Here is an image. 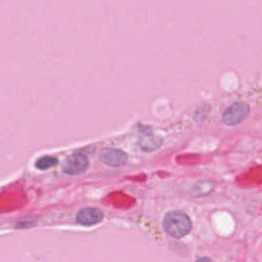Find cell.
I'll use <instances>...</instances> for the list:
<instances>
[{
  "label": "cell",
  "mask_w": 262,
  "mask_h": 262,
  "mask_svg": "<svg viewBox=\"0 0 262 262\" xmlns=\"http://www.w3.org/2000/svg\"><path fill=\"white\" fill-rule=\"evenodd\" d=\"M195 262H212L208 257H201Z\"/></svg>",
  "instance_id": "obj_9"
},
{
  "label": "cell",
  "mask_w": 262,
  "mask_h": 262,
  "mask_svg": "<svg viewBox=\"0 0 262 262\" xmlns=\"http://www.w3.org/2000/svg\"><path fill=\"white\" fill-rule=\"evenodd\" d=\"M215 184L210 180H200L194 183L189 188V193L193 198H203L208 195L214 190Z\"/></svg>",
  "instance_id": "obj_6"
},
{
  "label": "cell",
  "mask_w": 262,
  "mask_h": 262,
  "mask_svg": "<svg viewBox=\"0 0 262 262\" xmlns=\"http://www.w3.org/2000/svg\"><path fill=\"white\" fill-rule=\"evenodd\" d=\"M89 166V160L84 154H74L70 156L61 166L64 173L70 175H76L84 172Z\"/></svg>",
  "instance_id": "obj_3"
},
{
  "label": "cell",
  "mask_w": 262,
  "mask_h": 262,
  "mask_svg": "<svg viewBox=\"0 0 262 262\" xmlns=\"http://www.w3.org/2000/svg\"><path fill=\"white\" fill-rule=\"evenodd\" d=\"M164 230L171 236L180 238L188 234L191 230V221L187 214L179 210L166 213L163 219Z\"/></svg>",
  "instance_id": "obj_1"
},
{
  "label": "cell",
  "mask_w": 262,
  "mask_h": 262,
  "mask_svg": "<svg viewBox=\"0 0 262 262\" xmlns=\"http://www.w3.org/2000/svg\"><path fill=\"white\" fill-rule=\"evenodd\" d=\"M100 160L107 166L119 167L127 162V155L118 148H103L100 152Z\"/></svg>",
  "instance_id": "obj_4"
},
{
  "label": "cell",
  "mask_w": 262,
  "mask_h": 262,
  "mask_svg": "<svg viewBox=\"0 0 262 262\" xmlns=\"http://www.w3.org/2000/svg\"><path fill=\"white\" fill-rule=\"evenodd\" d=\"M250 113L249 104L238 101L230 104L222 114V122L227 126H234L244 121Z\"/></svg>",
  "instance_id": "obj_2"
},
{
  "label": "cell",
  "mask_w": 262,
  "mask_h": 262,
  "mask_svg": "<svg viewBox=\"0 0 262 262\" xmlns=\"http://www.w3.org/2000/svg\"><path fill=\"white\" fill-rule=\"evenodd\" d=\"M140 146L145 151H151L162 144V139L152 133H142L139 139Z\"/></svg>",
  "instance_id": "obj_7"
},
{
  "label": "cell",
  "mask_w": 262,
  "mask_h": 262,
  "mask_svg": "<svg viewBox=\"0 0 262 262\" xmlns=\"http://www.w3.org/2000/svg\"><path fill=\"white\" fill-rule=\"evenodd\" d=\"M103 218V213L93 207H88L80 210L76 215V220L81 225H93L99 223Z\"/></svg>",
  "instance_id": "obj_5"
},
{
  "label": "cell",
  "mask_w": 262,
  "mask_h": 262,
  "mask_svg": "<svg viewBox=\"0 0 262 262\" xmlns=\"http://www.w3.org/2000/svg\"><path fill=\"white\" fill-rule=\"evenodd\" d=\"M57 164V159L54 157H50V156H44L39 158L36 161V168H38L39 170H47L53 166H55Z\"/></svg>",
  "instance_id": "obj_8"
}]
</instances>
